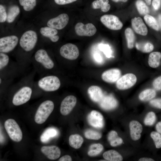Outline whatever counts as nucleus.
Instances as JSON below:
<instances>
[{
  "mask_svg": "<svg viewBox=\"0 0 161 161\" xmlns=\"http://www.w3.org/2000/svg\"><path fill=\"white\" fill-rule=\"evenodd\" d=\"M6 131L11 139L16 142L20 141L22 138V133L18 123L15 120L9 119L4 123Z\"/></svg>",
  "mask_w": 161,
  "mask_h": 161,
  "instance_id": "nucleus-4",
  "label": "nucleus"
},
{
  "mask_svg": "<svg viewBox=\"0 0 161 161\" xmlns=\"http://www.w3.org/2000/svg\"><path fill=\"white\" fill-rule=\"evenodd\" d=\"M135 46L138 50L145 53L149 52L152 51L154 48L153 45L149 42L137 43Z\"/></svg>",
  "mask_w": 161,
  "mask_h": 161,
  "instance_id": "nucleus-32",
  "label": "nucleus"
},
{
  "mask_svg": "<svg viewBox=\"0 0 161 161\" xmlns=\"http://www.w3.org/2000/svg\"><path fill=\"white\" fill-rule=\"evenodd\" d=\"M59 38V36L57 35H55L51 37L49 39L51 41L53 42L57 41Z\"/></svg>",
  "mask_w": 161,
  "mask_h": 161,
  "instance_id": "nucleus-49",
  "label": "nucleus"
},
{
  "mask_svg": "<svg viewBox=\"0 0 161 161\" xmlns=\"http://www.w3.org/2000/svg\"><path fill=\"white\" fill-rule=\"evenodd\" d=\"M144 19L146 24L149 27L157 31L159 30V24L156 19L153 16L147 14L145 15Z\"/></svg>",
  "mask_w": 161,
  "mask_h": 161,
  "instance_id": "nucleus-31",
  "label": "nucleus"
},
{
  "mask_svg": "<svg viewBox=\"0 0 161 161\" xmlns=\"http://www.w3.org/2000/svg\"><path fill=\"white\" fill-rule=\"evenodd\" d=\"M161 53L158 52H151L149 56L148 63L149 66L152 68L158 67L160 64Z\"/></svg>",
  "mask_w": 161,
  "mask_h": 161,
  "instance_id": "nucleus-21",
  "label": "nucleus"
},
{
  "mask_svg": "<svg viewBox=\"0 0 161 161\" xmlns=\"http://www.w3.org/2000/svg\"><path fill=\"white\" fill-rule=\"evenodd\" d=\"M120 75L121 72L119 69H113L103 72L101 77L104 81L108 83H113L117 80Z\"/></svg>",
  "mask_w": 161,
  "mask_h": 161,
  "instance_id": "nucleus-17",
  "label": "nucleus"
},
{
  "mask_svg": "<svg viewBox=\"0 0 161 161\" xmlns=\"http://www.w3.org/2000/svg\"><path fill=\"white\" fill-rule=\"evenodd\" d=\"M34 58L36 61L46 69H50L54 67L53 61L44 49L38 50L35 54Z\"/></svg>",
  "mask_w": 161,
  "mask_h": 161,
  "instance_id": "nucleus-7",
  "label": "nucleus"
},
{
  "mask_svg": "<svg viewBox=\"0 0 161 161\" xmlns=\"http://www.w3.org/2000/svg\"><path fill=\"white\" fill-rule=\"evenodd\" d=\"M40 32L42 35L49 39L58 33L56 29L49 27H41L40 29Z\"/></svg>",
  "mask_w": 161,
  "mask_h": 161,
  "instance_id": "nucleus-33",
  "label": "nucleus"
},
{
  "mask_svg": "<svg viewBox=\"0 0 161 161\" xmlns=\"http://www.w3.org/2000/svg\"><path fill=\"white\" fill-rule=\"evenodd\" d=\"M75 29L76 34L79 36H92L97 31L95 27L91 23L84 24L82 23L78 22L75 25Z\"/></svg>",
  "mask_w": 161,
  "mask_h": 161,
  "instance_id": "nucleus-10",
  "label": "nucleus"
},
{
  "mask_svg": "<svg viewBox=\"0 0 161 161\" xmlns=\"http://www.w3.org/2000/svg\"><path fill=\"white\" fill-rule=\"evenodd\" d=\"M60 53L62 57L70 60L76 59L79 55L78 47L72 43H67L63 45L60 48Z\"/></svg>",
  "mask_w": 161,
  "mask_h": 161,
  "instance_id": "nucleus-8",
  "label": "nucleus"
},
{
  "mask_svg": "<svg viewBox=\"0 0 161 161\" xmlns=\"http://www.w3.org/2000/svg\"><path fill=\"white\" fill-rule=\"evenodd\" d=\"M37 40V35L36 32L33 30H29L22 35L19 43L23 49L26 52H30L34 48Z\"/></svg>",
  "mask_w": 161,
  "mask_h": 161,
  "instance_id": "nucleus-3",
  "label": "nucleus"
},
{
  "mask_svg": "<svg viewBox=\"0 0 161 161\" xmlns=\"http://www.w3.org/2000/svg\"><path fill=\"white\" fill-rule=\"evenodd\" d=\"M99 47L100 49L103 52L107 57L110 58L112 56V51L109 45L100 44L99 45Z\"/></svg>",
  "mask_w": 161,
  "mask_h": 161,
  "instance_id": "nucleus-40",
  "label": "nucleus"
},
{
  "mask_svg": "<svg viewBox=\"0 0 161 161\" xmlns=\"http://www.w3.org/2000/svg\"><path fill=\"white\" fill-rule=\"evenodd\" d=\"M85 137L88 139L98 140L102 137L101 134L99 132L91 129L86 130L85 132Z\"/></svg>",
  "mask_w": 161,
  "mask_h": 161,
  "instance_id": "nucleus-36",
  "label": "nucleus"
},
{
  "mask_svg": "<svg viewBox=\"0 0 161 161\" xmlns=\"http://www.w3.org/2000/svg\"><path fill=\"white\" fill-rule=\"evenodd\" d=\"M94 58L95 61L99 64H102L103 61L101 56L98 53H95L94 54Z\"/></svg>",
  "mask_w": 161,
  "mask_h": 161,
  "instance_id": "nucleus-45",
  "label": "nucleus"
},
{
  "mask_svg": "<svg viewBox=\"0 0 161 161\" xmlns=\"http://www.w3.org/2000/svg\"><path fill=\"white\" fill-rule=\"evenodd\" d=\"M156 118L155 113L152 112H150L147 114L145 119L144 123L147 126H152L155 123Z\"/></svg>",
  "mask_w": 161,
  "mask_h": 161,
  "instance_id": "nucleus-39",
  "label": "nucleus"
},
{
  "mask_svg": "<svg viewBox=\"0 0 161 161\" xmlns=\"http://www.w3.org/2000/svg\"><path fill=\"white\" fill-rule=\"evenodd\" d=\"M137 81L136 76L132 73L126 74L119 78L117 81V88L120 90L128 89L133 86Z\"/></svg>",
  "mask_w": 161,
  "mask_h": 161,
  "instance_id": "nucleus-11",
  "label": "nucleus"
},
{
  "mask_svg": "<svg viewBox=\"0 0 161 161\" xmlns=\"http://www.w3.org/2000/svg\"><path fill=\"white\" fill-rule=\"evenodd\" d=\"M20 4L26 11L32 10L36 4V0H19Z\"/></svg>",
  "mask_w": 161,
  "mask_h": 161,
  "instance_id": "nucleus-34",
  "label": "nucleus"
},
{
  "mask_svg": "<svg viewBox=\"0 0 161 161\" xmlns=\"http://www.w3.org/2000/svg\"><path fill=\"white\" fill-rule=\"evenodd\" d=\"M150 136L154 141L156 148H161V134L157 132L153 131L151 133Z\"/></svg>",
  "mask_w": 161,
  "mask_h": 161,
  "instance_id": "nucleus-38",
  "label": "nucleus"
},
{
  "mask_svg": "<svg viewBox=\"0 0 161 161\" xmlns=\"http://www.w3.org/2000/svg\"><path fill=\"white\" fill-rule=\"evenodd\" d=\"M146 3L148 5H150L151 3V0H145Z\"/></svg>",
  "mask_w": 161,
  "mask_h": 161,
  "instance_id": "nucleus-52",
  "label": "nucleus"
},
{
  "mask_svg": "<svg viewBox=\"0 0 161 161\" xmlns=\"http://www.w3.org/2000/svg\"><path fill=\"white\" fill-rule=\"evenodd\" d=\"M59 161H71L72 159L69 155H66L62 157L58 160Z\"/></svg>",
  "mask_w": 161,
  "mask_h": 161,
  "instance_id": "nucleus-47",
  "label": "nucleus"
},
{
  "mask_svg": "<svg viewBox=\"0 0 161 161\" xmlns=\"http://www.w3.org/2000/svg\"><path fill=\"white\" fill-rule=\"evenodd\" d=\"M7 14L5 7L2 5H0V22L3 23L7 20Z\"/></svg>",
  "mask_w": 161,
  "mask_h": 161,
  "instance_id": "nucleus-41",
  "label": "nucleus"
},
{
  "mask_svg": "<svg viewBox=\"0 0 161 161\" xmlns=\"http://www.w3.org/2000/svg\"><path fill=\"white\" fill-rule=\"evenodd\" d=\"M18 41V38L15 35L1 38L0 39V52L6 53L11 51L16 47Z\"/></svg>",
  "mask_w": 161,
  "mask_h": 161,
  "instance_id": "nucleus-6",
  "label": "nucleus"
},
{
  "mask_svg": "<svg viewBox=\"0 0 161 161\" xmlns=\"http://www.w3.org/2000/svg\"><path fill=\"white\" fill-rule=\"evenodd\" d=\"M129 128L131 139L135 141L139 139L143 130L142 125L137 121L132 120L130 123Z\"/></svg>",
  "mask_w": 161,
  "mask_h": 161,
  "instance_id": "nucleus-18",
  "label": "nucleus"
},
{
  "mask_svg": "<svg viewBox=\"0 0 161 161\" xmlns=\"http://www.w3.org/2000/svg\"><path fill=\"white\" fill-rule=\"evenodd\" d=\"M156 95L155 91L151 89H148L142 91L139 95L140 100L143 101H147L154 98Z\"/></svg>",
  "mask_w": 161,
  "mask_h": 161,
  "instance_id": "nucleus-28",
  "label": "nucleus"
},
{
  "mask_svg": "<svg viewBox=\"0 0 161 161\" xmlns=\"http://www.w3.org/2000/svg\"><path fill=\"white\" fill-rule=\"evenodd\" d=\"M125 35L127 42V46L129 48H132L134 46L135 41L134 34L131 29L128 28L125 31Z\"/></svg>",
  "mask_w": 161,
  "mask_h": 161,
  "instance_id": "nucleus-29",
  "label": "nucleus"
},
{
  "mask_svg": "<svg viewBox=\"0 0 161 161\" xmlns=\"http://www.w3.org/2000/svg\"><path fill=\"white\" fill-rule=\"evenodd\" d=\"M99 103L101 108L106 110L114 109L118 104L116 100L111 95L104 96Z\"/></svg>",
  "mask_w": 161,
  "mask_h": 161,
  "instance_id": "nucleus-19",
  "label": "nucleus"
},
{
  "mask_svg": "<svg viewBox=\"0 0 161 161\" xmlns=\"http://www.w3.org/2000/svg\"><path fill=\"white\" fill-rule=\"evenodd\" d=\"M57 134L56 129L50 128L46 129L41 135L40 139L43 143H46L52 137L55 136Z\"/></svg>",
  "mask_w": 161,
  "mask_h": 161,
  "instance_id": "nucleus-25",
  "label": "nucleus"
},
{
  "mask_svg": "<svg viewBox=\"0 0 161 161\" xmlns=\"http://www.w3.org/2000/svg\"><path fill=\"white\" fill-rule=\"evenodd\" d=\"M139 161H153L154 160L150 158L143 157L140 158L139 160Z\"/></svg>",
  "mask_w": 161,
  "mask_h": 161,
  "instance_id": "nucleus-50",
  "label": "nucleus"
},
{
  "mask_svg": "<svg viewBox=\"0 0 161 161\" xmlns=\"http://www.w3.org/2000/svg\"><path fill=\"white\" fill-rule=\"evenodd\" d=\"M158 20L159 23V27L161 29V14H160L158 16Z\"/></svg>",
  "mask_w": 161,
  "mask_h": 161,
  "instance_id": "nucleus-51",
  "label": "nucleus"
},
{
  "mask_svg": "<svg viewBox=\"0 0 161 161\" xmlns=\"http://www.w3.org/2000/svg\"><path fill=\"white\" fill-rule=\"evenodd\" d=\"M109 2V0H95L92 3V7L95 9L100 8L102 12H106L110 8Z\"/></svg>",
  "mask_w": 161,
  "mask_h": 161,
  "instance_id": "nucleus-24",
  "label": "nucleus"
},
{
  "mask_svg": "<svg viewBox=\"0 0 161 161\" xmlns=\"http://www.w3.org/2000/svg\"><path fill=\"white\" fill-rule=\"evenodd\" d=\"M32 93L31 87L26 86L20 88L15 94L12 100L13 104L16 106L22 105L30 99Z\"/></svg>",
  "mask_w": 161,
  "mask_h": 161,
  "instance_id": "nucleus-5",
  "label": "nucleus"
},
{
  "mask_svg": "<svg viewBox=\"0 0 161 161\" xmlns=\"http://www.w3.org/2000/svg\"><path fill=\"white\" fill-rule=\"evenodd\" d=\"M114 2H118V1H122L123 2H126L128 0H112Z\"/></svg>",
  "mask_w": 161,
  "mask_h": 161,
  "instance_id": "nucleus-53",
  "label": "nucleus"
},
{
  "mask_svg": "<svg viewBox=\"0 0 161 161\" xmlns=\"http://www.w3.org/2000/svg\"><path fill=\"white\" fill-rule=\"evenodd\" d=\"M135 4L138 11L140 14L145 15L149 13L148 7L142 0H137Z\"/></svg>",
  "mask_w": 161,
  "mask_h": 161,
  "instance_id": "nucleus-35",
  "label": "nucleus"
},
{
  "mask_svg": "<svg viewBox=\"0 0 161 161\" xmlns=\"http://www.w3.org/2000/svg\"><path fill=\"white\" fill-rule=\"evenodd\" d=\"M104 158L109 161H121L123 160L122 156L117 151L114 150H109L103 154Z\"/></svg>",
  "mask_w": 161,
  "mask_h": 161,
  "instance_id": "nucleus-22",
  "label": "nucleus"
},
{
  "mask_svg": "<svg viewBox=\"0 0 161 161\" xmlns=\"http://www.w3.org/2000/svg\"><path fill=\"white\" fill-rule=\"evenodd\" d=\"M1 82H2V79H1V78H0V84H1Z\"/></svg>",
  "mask_w": 161,
  "mask_h": 161,
  "instance_id": "nucleus-54",
  "label": "nucleus"
},
{
  "mask_svg": "<svg viewBox=\"0 0 161 161\" xmlns=\"http://www.w3.org/2000/svg\"><path fill=\"white\" fill-rule=\"evenodd\" d=\"M103 147L100 143H95L91 145L89 147L88 154L90 157L96 156L103 151Z\"/></svg>",
  "mask_w": 161,
  "mask_h": 161,
  "instance_id": "nucleus-30",
  "label": "nucleus"
},
{
  "mask_svg": "<svg viewBox=\"0 0 161 161\" xmlns=\"http://www.w3.org/2000/svg\"><path fill=\"white\" fill-rule=\"evenodd\" d=\"M61 84L59 78L55 75L44 76L39 80L38 85L42 90L47 92H53L58 89Z\"/></svg>",
  "mask_w": 161,
  "mask_h": 161,
  "instance_id": "nucleus-2",
  "label": "nucleus"
},
{
  "mask_svg": "<svg viewBox=\"0 0 161 161\" xmlns=\"http://www.w3.org/2000/svg\"><path fill=\"white\" fill-rule=\"evenodd\" d=\"M69 19L67 14L62 13L56 17L50 19L47 21V24L48 27L56 30H61L68 24Z\"/></svg>",
  "mask_w": 161,
  "mask_h": 161,
  "instance_id": "nucleus-12",
  "label": "nucleus"
},
{
  "mask_svg": "<svg viewBox=\"0 0 161 161\" xmlns=\"http://www.w3.org/2000/svg\"><path fill=\"white\" fill-rule=\"evenodd\" d=\"M131 23L132 27L136 33L144 36L147 34V27L141 18L138 17L132 18Z\"/></svg>",
  "mask_w": 161,
  "mask_h": 161,
  "instance_id": "nucleus-16",
  "label": "nucleus"
},
{
  "mask_svg": "<svg viewBox=\"0 0 161 161\" xmlns=\"http://www.w3.org/2000/svg\"><path fill=\"white\" fill-rule=\"evenodd\" d=\"M156 129L157 132L161 134V121L158 122L157 124Z\"/></svg>",
  "mask_w": 161,
  "mask_h": 161,
  "instance_id": "nucleus-48",
  "label": "nucleus"
},
{
  "mask_svg": "<svg viewBox=\"0 0 161 161\" xmlns=\"http://www.w3.org/2000/svg\"><path fill=\"white\" fill-rule=\"evenodd\" d=\"M41 152L49 159L55 160L60 156L61 151L56 146H43L41 148Z\"/></svg>",
  "mask_w": 161,
  "mask_h": 161,
  "instance_id": "nucleus-15",
  "label": "nucleus"
},
{
  "mask_svg": "<svg viewBox=\"0 0 161 161\" xmlns=\"http://www.w3.org/2000/svg\"><path fill=\"white\" fill-rule=\"evenodd\" d=\"M53 102L50 100L43 102L38 107L35 116V121L38 124L44 123L53 110Z\"/></svg>",
  "mask_w": 161,
  "mask_h": 161,
  "instance_id": "nucleus-1",
  "label": "nucleus"
},
{
  "mask_svg": "<svg viewBox=\"0 0 161 161\" xmlns=\"http://www.w3.org/2000/svg\"><path fill=\"white\" fill-rule=\"evenodd\" d=\"M87 120L92 126L97 128H101L104 126L103 117L99 112L93 110L89 114Z\"/></svg>",
  "mask_w": 161,
  "mask_h": 161,
  "instance_id": "nucleus-14",
  "label": "nucleus"
},
{
  "mask_svg": "<svg viewBox=\"0 0 161 161\" xmlns=\"http://www.w3.org/2000/svg\"><path fill=\"white\" fill-rule=\"evenodd\" d=\"M9 62V56L6 53H0V70L1 71L8 65Z\"/></svg>",
  "mask_w": 161,
  "mask_h": 161,
  "instance_id": "nucleus-37",
  "label": "nucleus"
},
{
  "mask_svg": "<svg viewBox=\"0 0 161 161\" xmlns=\"http://www.w3.org/2000/svg\"><path fill=\"white\" fill-rule=\"evenodd\" d=\"M153 85L156 89L158 90H161V76L154 80L153 83Z\"/></svg>",
  "mask_w": 161,
  "mask_h": 161,
  "instance_id": "nucleus-42",
  "label": "nucleus"
},
{
  "mask_svg": "<svg viewBox=\"0 0 161 161\" xmlns=\"http://www.w3.org/2000/svg\"><path fill=\"white\" fill-rule=\"evenodd\" d=\"M100 20L102 23L108 28L113 30H118L123 26L122 22L117 16L112 15H105L102 16Z\"/></svg>",
  "mask_w": 161,
  "mask_h": 161,
  "instance_id": "nucleus-9",
  "label": "nucleus"
},
{
  "mask_svg": "<svg viewBox=\"0 0 161 161\" xmlns=\"http://www.w3.org/2000/svg\"><path fill=\"white\" fill-rule=\"evenodd\" d=\"M83 142V138L78 134L71 135L69 137V142L70 145L75 149L80 148Z\"/></svg>",
  "mask_w": 161,
  "mask_h": 161,
  "instance_id": "nucleus-23",
  "label": "nucleus"
},
{
  "mask_svg": "<svg viewBox=\"0 0 161 161\" xmlns=\"http://www.w3.org/2000/svg\"><path fill=\"white\" fill-rule=\"evenodd\" d=\"M108 139L110 145L113 147L120 145L123 142L122 139L118 136L117 133L114 131H112L109 132Z\"/></svg>",
  "mask_w": 161,
  "mask_h": 161,
  "instance_id": "nucleus-26",
  "label": "nucleus"
},
{
  "mask_svg": "<svg viewBox=\"0 0 161 161\" xmlns=\"http://www.w3.org/2000/svg\"><path fill=\"white\" fill-rule=\"evenodd\" d=\"M20 13V8L17 6L13 5L10 7L7 13V22L8 23L13 22Z\"/></svg>",
  "mask_w": 161,
  "mask_h": 161,
  "instance_id": "nucleus-27",
  "label": "nucleus"
},
{
  "mask_svg": "<svg viewBox=\"0 0 161 161\" xmlns=\"http://www.w3.org/2000/svg\"><path fill=\"white\" fill-rule=\"evenodd\" d=\"M88 92L91 99L95 102L99 103L104 96L102 89L97 86L90 87L88 89Z\"/></svg>",
  "mask_w": 161,
  "mask_h": 161,
  "instance_id": "nucleus-20",
  "label": "nucleus"
},
{
  "mask_svg": "<svg viewBox=\"0 0 161 161\" xmlns=\"http://www.w3.org/2000/svg\"><path fill=\"white\" fill-rule=\"evenodd\" d=\"M77 0H54L55 3L59 5H64L75 2Z\"/></svg>",
  "mask_w": 161,
  "mask_h": 161,
  "instance_id": "nucleus-44",
  "label": "nucleus"
},
{
  "mask_svg": "<svg viewBox=\"0 0 161 161\" xmlns=\"http://www.w3.org/2000/svg\"><path fill=\"white\" fill-rule=\"evenodd\" d=\"M161 0H153L152 5L155 10H158L160 6Z\"/></svg>",
  "mask_w": 161,
  "mask_h": 161,
  "instance_id": "nucleus-46",
  "label": "nucleus"
},
{
  "mask_svg": "<svg viewBox=\"0 0 161 161\" xmlns=\"http://www.w3.org/2000/svg\"><path fill=\"white\" fill-rule=\"evenodd\" d=\"M150 103L155 107L161 109V98L153 99L150 101Z\"/></svg>",
  "mask_w": 161,
  "mask_h": 161,
  "instance_id": "nucleus-43",
  "label": "nucleus"
},
{
  "mask_svg": "<svg viewBox=\"0 0 161 161\" xmlns=\"http://www.w3.org/2000/svg\"><path fill=\"white\" fill-rule=\"evenodd\" d=\"M77 102L76 97L72 95L65 97L62 101L60 106L61 114L64 116L68 114L76 105Z\"/></svg>",
  "mask_w": 161,
  "mask_h": 161,
  "instance_id": "nucleus-13",
  "label": "nucleus"
}]
</instances>
